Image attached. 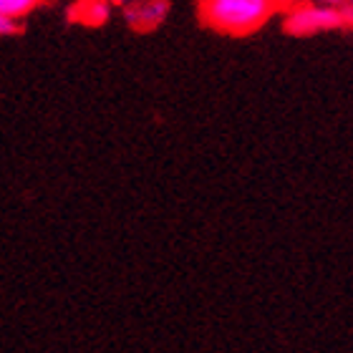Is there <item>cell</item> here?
<instances>
[{"mask_svg":"<svg viewBox=\"0 0 353 353\" xmlns=\"http://www.w3.org/2000/svg\"><path fill=\"white\" fill-rule=\"evenodd\" d=\"M167 13H170L167 0H147V3H139L126 10V23L144 33V30H154L167 18Z\"/></svg>","mask_w":353,"mask_h":353,"instance_id":"3957f363","label":"cell"},{"mask_svg":"<svg viewBox=\"0 0 353 353\" xmlns=\"http://www.w3.org/2000/svg\"><path fill=\"white\" fill-rule=\"evenodd\" d=\"M346 23H353V10L341 6L303 3L285 15V30L290 36H310V33H321V30H336L343 28Z\"/></svg>","mask_w":353,"mask_h":353,"instance_id":"7a4b0ae2","label":"cell"},{"mask_svg":"<svg viewBox=\"0 0 353 353\" xmlns=\"http://www.w3.org/2000/svg\"><path fill=\"white\" fill-rule=\"evenodd\" d=\"M280 0H199V18L225 36H248L268 23Z\"/></svg>","mask_w":353,"mask_h":353,"instance_id":"6da1fadb","label":"cell"},{"mask_svg":"<svg viewBox=\"0 0 353 353\" xmlns=\"http://www.w3.org/2000/svg\"><path fill=\"white\" fill-rule=\"evenodd\" d=\"M41 0H0V18H13L18 21L21 15L30 13Z\"/></svg>","mask_w":353,"mask_h":353,"instance_id":"5b68a950","label":"cell"},{"mask_svg":"<svg viewBox=\"0 0 353 353\" xmlns=\"http://www.w3.org/2000/svg\"><path fill=\"white\" fill-rule=\"evenodd\" d=\"M308 3H316V6H341L343 0H308Z\"/></svg>","mask_w":353,"mask_h":353,"instance_id":"52a82bcc","label":"cell"},{"mask_svg":"<svg viewBox=\"0 0 353 353\" xmlns=\"http://www.w3.org/2000/svg\"><path fill=\"white\" fill-rule=\"evenodd\" d=\"M109 0H79L71 10L74 21H81L83 26H101L109 18Z\"/></svg>","mask_w":353,"mask_h":353,"instance_id":"277c9868","label":"cell"},{"mask_svg":"<svg viewBox=\"0 0 353 353\" xmlns=\"http://www.w3.org/2000/svg\"><path fill=\"white\" fill-rule=\"evenodd\" d=\"M15 30H18V26H15L13 18H0V33H3V36H10Z\"/></svg>","mask_w":353,"mask_h":353,"instance_id":"8992f818","label":"cell"},{"mask_svg":"<svg viewBox=\"0 0 353 353\" xmlns=\"http://www.w3.org/2000/svg\"><path fill=\"white\" fill-rule=\"evenodd\" d=\"M111 3H117V6H132L134 0H111Z\"/></svg>","mask_w":353,"mask_h":353,"instance_id":"ba28073f","label":"cell"}]
</instances>
